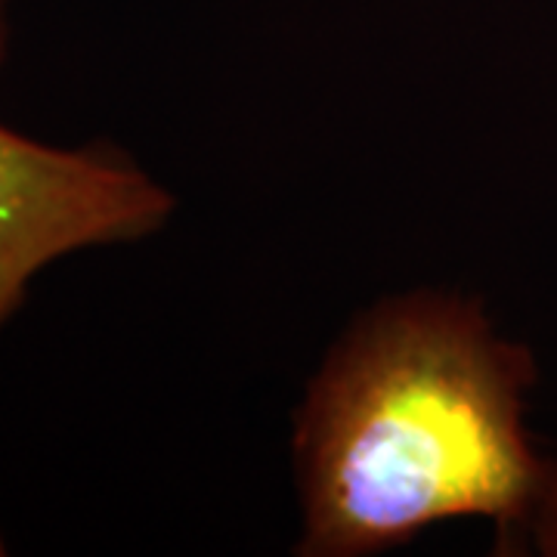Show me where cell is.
<instances>
[{
    "instance_id": "6da1fadb",
    "label": "cell",
    "mask_w": 557,
    "mask_h": 557,
    "mask_svg": "<svg viewBox=\"0 0 557 557\" xmlns=\"http://www.w3.org/2000/svg\"><path fill=\"white\" fill-rule=\"evenodd\" d=\"M536 381L533 350L483 300L416 288L369 304L295 412V552L372 557L453 520H486L498 552H520L548 471Z\"/></svg>"
},
{
    "instance_id": "7a4b0ae2",
    "label": "cell",
    "mask_w": 557,
    "mask_h": 557,
    "mask_svg": "<svg viewBox=\"0 0 557 557\" xmlns=\"http://www.w3.org/2000/svg\"><path fill=\"white\" fill-rule=\"evenodd\" d=\"M174 193L119 146H53L0 121V325L57 260L156 236Z\"/></svg>"
},
{
    "instance_id": "3957f363",
    "label": "cell",
    "mask_w": 557,
    "mask_h": 557,
    "mask_svg": "<svg viewBox=\"0 0 557 557\" xmlns=\"http://www.w3.org/2000/svg\"><path fill=\"white\" fill-rule=\"evenodd\" d=\"M520 552L539 557H557V458H548V471L542 480L533 515L520 539Z\"/></svg>"
},
{
    "instance_id": "277c9868",
    "label": "cell",
    "mask_w": 557,
    "mask_h": 557,
    "mask_svg": "<svg viewBox=\"0 0 557 557\" xmlns=\"http://www.w3.org/2000/svg\"><path fill=\"white\" fill-rule=\"evenodd\" d=\"M10 38H13V20H10V0H0V65L10 57Z\"/></svg>"
},
{
    "instance_id": "5b68a950",
    "label": "cell",
    "mask_w": 557,
    "mask_h": 557,
    "mask_svg": "<svg viewBox=\"0 0 557 557\" xmlns=\"http://www.w3.org/2000/svg\"><path fill=\"white\" fill-rule=\"evenodd\" d=\"M3 552H7V548H3V539H0V555H3Z\"/></svg>"
}]
</instances>
